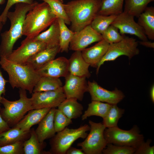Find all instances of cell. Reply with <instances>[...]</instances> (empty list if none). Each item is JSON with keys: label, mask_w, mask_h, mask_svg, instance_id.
<instances>
[{"label": "cell", "mask_w": 154, "mask_h": 154, "mask_svg": "<svg viewBox=\"0 0 154 154\" xmlns=\"http://www.w3.org/2000/svg\"><path fill=\"white\" fill-rule=\"evenodd\" d=\"M38 3L32 4L19 3L15 4L14 11H9L7 15L10 22L9 29L1 34L0 57H8L12 52L14 44L23 36L24 20L27 13Z\"/></svg>", "instance_id": "1"}, {"label": "cell", "mask_w": 154, "mask_h": 154, "mask_svg": "<svg viewBox=\"0 0 154 154\" xmlns=\"http://www.w3.org/2000/svg\"><path fill=\"white\" fill-rule=\"evenodd\" d=\"M102 2V0H74L64 4L71 30L77 32L90 25L98 15Z\"/></svg>", "instance_id": "2"}, {"label": "cell", "mask_w": 154, "mask_h": 154, "mask_svg": "<svg viewBox=\"0 0 154 154\" xmlns=\"http://www.w3.org/2000/svg\"><path fill=\"white\" fill-rule=\"evenodd\" d=\"M1 68L7 73L8 82L13 88H19L32 94L34 87L40 76L29 64H20L0 57Z\"/></svg>", "instance_id": "3"}, {"label": "cell", "mask_w": 154, "mask_h": 154, "mask_svg": "<svg viewBox=\"0 0 154 154\" xmlns=\"http://www.w3.org/2000/svg\"><path fill=\"white\" fill-rule=\"evenodd\" d=\"M56 18L47 3L44 2L38 3L26 16L23 35L33 38L50 26Z\"/></svg>", "instance_id": "4"}, {"label": "cell", "mask_w": 154, "mask_h": 154, "mask_svg": "<svg viewBox=\"0 0 154 154\" xmlns=\"http://www.w3.org/2000/svg\"><path fill=\"white\" fill-rule=\"evenodd\" d=\"M19 99L10 101L2 97L1 103L3 106L0 110L3 119L11 128L18 123L29 111L33 109L31 98L28 97L26 90L20 89Z\"/></svg>", "instance_id": "5"}, {"label": "cell", "mask_w": 154, "mask_h": 154, "mask_svg": "<svg viewBox=\"0 0 154 154\" xmlns=\"http://www.w3.org/2000/svg\"><path fill=\"white\" fill-rule=\"evenodd\" d=\"M90 126L85 124L76 129L67 127L57 133L50 138V154H65L67 150L76 140L79 138L85 139L90 130Z\"/></svg>", "instance_id": "6"}, {"label": "cell", "mask_w": 154, "mask_h": 154, "mask_svg": "<svg viewBox=\"0 0 154 154\" xmlns=\"http://www.w3.org/2000/svg\"><path fill=\"white\" fill-rule=\"evenodd\" d=\"M104 135L107 144L131 146L136 149L144 141L143 135L135 125L128 130L121 129L117 126L106 128Z\"/></svg>", "instance_id": "7"}, {"label": "cell", "mask_w": 154, "mask_h": 154, "mask_svg": "<svg viewBox=\"0 0 154 154\" xmlns=\"http://www.w3.org/2000/svg\"><path fill=\"white\" fill-rule=\"evenodd\" d=\"M90 133L85 139L77 144L85 154H101L106 147L107 142L104 135L106 128L102 123L89 120Z\"/></svg>", "instance_id": "8"}, {"label": "cell", "mask_w": 154, "mask_h": 154, "mask_svg": "<svg viewBox=\"0 0 154 154\" xmlns=\"http://www.w3.org/2000/svg\"><path fill=\"white\" fill-rule=\"evenodd\" d=\"M138 42L136 39L124 35L120 41L110 44L108 50L96 68V73H98L100 67L106 61H113L119 57L125 55L129 58L138 54Z\"/></svg>", "instance_id": "9"}, {"label": "cell", "mask_w": 154, "mask_h": 154, "mask_svg": "<svg viewBox=\"0 0 154 154\" xmlns=\"http://www.w3.org/2000/svg\"><path fill=\"white\" fill-rule=\"evenodd\" d=\"M46 48L44 43L26 37L21 42V46L6 58L13 62L25 64L30 57Z\"/></svg>", "instance_id": "10"}, {"label": "cell", "mask_w": 154, "mask_h": 154, "mask_svg": "<svg viewBox=\"0 0 154 154\" xmlns=\"http://www.w3.org/2000/svg\"><path fill=\"white\" fill-rule=\"evenodd\" d=\"M66 98L62 87L55 90L34 92L31 98L33 109L56 108Z\"/></svg>", "instance_id": "11"}, {"label": "cell", "mask_w": 154, "mask_h": 154, "mask_svg": "<svg viewBox=\"0 0 154 154\" xmlns=\"http://www.w3.org/2000/svg\"><path fill=\"white\" fill-rule=\"evenodd\" d=\"M134 17L123 12L117 16L111 25L117 28L121 35L126 34L133 35L141 41L148 40L143 29L135 22Z\"/></svg>", "instance_id": "12"}, {"label": "cell", "mask_w": 154, "mask_h": 154, "mask_svg": "<svg viewBox=\"0 0 154 154\" xmlns=\"http://www.w3.org/2000/svg\"><path fill=\"white\" fill-rule=\"evenodd\" d=\"M87 83L88 92L90 94L92 101L117 104L125 96L123 92L117 88L113 91H109L102 87L94 81H88Z\"/></svg>", "instance_id": "13"}, {"label": "cell", "mask_w": 154, "mask_h": 154, "mask_svg": "<svg viewBox=\"0 0 154 154\" xmlns=\"http://www.w3.org/2000/svg\"><path fill=\"white\" fill-rule=\"evenodd\" d=\"M103 40L102 35L94 30L90 25L75 32L69 44V48L82 51L91 44Z\"/></svg>", "instance_id": "14"}, {"label": "cell", "mask_w": 154, "mask_h": 154, "mask_svg": "<svg viewBox=\"0 0 154 154\" xmlns=\"http://www.w3.org/2000/svg\"><path fill=\"white\" fill-rule=\"evenodd\" d=\"M65 78V84L62 89L66 98L82 101L84 93L88 92L86 78L74 76L69 73Z\"/></svg>", "instance_id": "15"}, {"label": "cell", "mask_w": 154, "mask_h": 154, "mask_svg": "<svg viewBox=\"0 0 154 154\" xmlns=\"http://www.w3.org/2000/svg\"><path fill=\"white\" fill-rule=\"evenodd\" d=\"M68 59L61 56L54 59L40 69L36 70L40 76L59 78L68 73Z\"/></svg>", "instance_id": "16"}, {"label": "cell", "mask_w": 154, "mask_h": 154, "mask_svg": "<svg viewBox=\"0 0 154 154\" xmlns=\"http://www.w3.org/2000/svg\"><path fill=\"white\" fill-rule=\"evenodd\" d=\"M109 45L107 42L103 39L94 46L81 51L82 55L90 66L96 68L106 54Z\"/></svg>", "instance_id": "17"}, {"label": "cell", "mask_w": 154, "mask_h": 154, "mask_svg": "<svg viewBox=\"0 0 154 154\" xmlns=\"http://www.w3.org/2000/svg\"><path fill=\"white\" fill-rule=\"evenodd\" d=\"M56 108H51L48 112L38 123L35 130L39 141L44 142L45 140L52 137L56 132L54 125V117Z\"/></svg>", "instance_id": "18"}, {"label": "cell", "mask_w": 154, "mask_h": 154, "mask_svg": "<svg viewBox=\"0 0 154 154\" xmlns=\"http://www.w3.org/2000/svg\"><path fill=\"white\" fill-rule=\"evenodd\" d=\"M68 72L73 75L86 78L91 74L89 70L90 65L83 58L80 51H76L68 59Z\"/></svg>", "instance_id": "19"}, {"label": "cell", "mask_w": 154, "mask_h": 154, "mask_svg": "<svg viewBox=\"0 0 154 154\" xmlns=\"http://www.w3.org/2000/svg\"><path fill=\"white\" fill-rule=\"evenodd\" d=\"M59 52V46L52 48H46L30 57L26 64L31 66L35 70H37L55 59Z\"/></svg>", "instance_id": "20"}, {"label": "cell", "mask_w": 154, "mask_h": 154, "mask_svg": "<svg viewBox=\"0 0 154 154\" xmlns=\"http://www.w3.org/2000/svg\"><path fill=\"white\" fill-rule=\"evenodd\" d=\"M51 108L33 109L28 112L23 118L13 127L25 131H30L33 126L38 124Z\"/></svg>", "instance_id": "21"}, {"label": "cell", "mask_w": 154, "mask_h": 154, "mask_svg": "<svg viewBox=\"0 0 154 154\" xmlns=\"http://www.w3.org/2000/svg\"><path fill=\"white\" fill-rule=\"evenodd\" d=\"M59 26L56 18L47 30L33 39L45 44L46 48H52L59 46Z\"/></svg>", "instance_id": "22"}, {"label": "cell", "mask_w": 154, "mask_h": 154, "mask_svg": "<svg viewBox=\"0 0 154 154\" xmlns=\"http://www.w3.org/2000/svg\"><path fill=\"white\" fill-rule=\"evenodd\" d=\"M138 18L137 23L149 39L154 40V7H147Z\"/></svg>", "instance_id": "23"}, {"label": "cell", "mask_w": 154, "mask_h": 154, "mask_svg": "<svg viewBox=\"0 0 154 154\" xmlns=\"http://www.w3.org/2000/svg\"><path fill=\"white\" fill-rule=\"evenodd\" d=\"M30 135V131H24L17 127H13L0 133V147L24 141Z\"/></svg>", "instance_id": "24"}, {"label": "cell", "mask_w": 154, "mask_h": 154, "mask_svg": "<svg viewBox=\"0 0 154 154\" xmlns=\"http://www.w3.org/2000/svg\"><path fill=\"white\" fill-rule=\"evenodd\" d=\"M77 100L66 98L58 106V109L70 119L77 118L82 116L83 110L82 105Z\"/></svg>", "instance_id": "25"}, {"label": "cell", "mask_w": 154, "mask_h": 154, "mask_svg": "<svg viewBox=\"0 0 154 154\" xmlns=\"http://www.w3.org/2000/svg\"><path fill=\"white\" fill-rule=\"evenodd\" d=\"M46 145L44 142L39 141L35 129H31L30 137L23 142L24 154H50L49 151L44 150Z\"/></svg>", "instance_id": "26"}, {"label": "cell", "mask_w": 154, "mask_h": 154, "mask_svg": "<svg viewBox=\"0 0 154 154\" xmlns=\"http://www.w3.org/2000/svg\"><path fill=\"white\" fill-rule=\"evenodd\" d=\"M111 105L108 103L92 100L88 104L87 110L82 115V120H85L88 117L94 116L103 118L108 113Z\"/></svg>", "instance_id": "27"}, {"label": "cell", "mask_w": 154, "mask_h": 154, "mask_svg": "<svg viewBox=\"0 0 154 154\" xmlns=\"http://www.w3.org/2000/svg\"><path fill=\"white\" fill-rule=\"evenodd\" d=\"M62 87V82L59 78L40 76L34 87L33 93L55 90Z\"/></svg>", "instance_id": "28"}, {"label": "cell", "mask_w": 154, "mask_h": 154, "mask_svg": "<svg viewBox=\"0 0 154 154\" xmlns=\"http://www.w3.org/2000/svg\"><path fill=\"white\" fill-rule=\"evenodd\" d=\"M124 0H102L98 15L104 16L118 15L123 12Z\"/></svg>", "instance_id": "29"}, {"label": "cell", "mask_w": 154, "mask_h": 154, "mask_svg": "<svg viewBox=\"0 0 154 154\" xmlns=\"http://www.w3.org/2000/svg\"><path fill=\"white\" fill-rule=\"evenodd\" d=\"M57 18L60 28L59 46L60 52H67L69 48L70 43L75 32L67 27L63 19Z\"/></svg>", "instance_id": "30"}, {"label": "cell", "mask_w": 154, "mask_h": 154, "mask_svg": "<svg viewBox=\"0 0 154 154\" xmlns=\"http://www.w3.org/2000/svg\"><path fill=\"white\" fill-rule=\"evenodd\" d=\"M123 12L138 17L144 12L148 4L154 0H124Z\"/></svg>", "instance_id": "31"}, {"label": "cell", "mask_w": 154, "mask_h": 154, "mask_svg": "<svg viewBox=\"0 0 154 154\" xmlns=\"http://www.w3.org/2000/svg\"><path fill=\"white\" fill-rule=\"evenodd\" d=\"M125 110L118 107L117 104H111L106 115L103 118L102 123L106 128L117 126L118 121Z\"/></svg>", "instance_id": "32"}, {"label": "cell", "mask_w": 154, "mask_h": 154, "mask_svg": "<svg viewBox=\"0 0 154 154\" xmlns=\"http://www.w3.org/2000/svg\"><path fill=\"white\" fill-rule=\"evenodd\" d=\"M117 15L104 16L97 15L90 25L94 30L101 35L111 25Z\"/></svg>", "instance_id": "33"}, {"label": "cell", "mask_w": 154, "mask_h": 154, "mask_svg": "<svg viewBox=\"0 0 154 154\" xmlns=\"http://www.w3.org/2000/svg\"><path fill=\"white\" fill-rule=\"evenodd\" d=\"M47 3L56 18L63 19L66 24H70V21L64 9L62 1L58 0H40Z\"/></svg>", "instance_id": "34"}, {"label": "cell", "mask_w": 154, "mask_h": 154, "mask_svg": "<svg viewBox=\"0 0 154 154\" xmlns=\"http://www.w3.org/2000/svg\"><path fill=\"white\" fill-rule=\"evenodd\" d=\"M136 151L134 147L117 145L112 143L107 144L103 150L102 153L104 154H133Z\"/></svg>", "instance_id": "35"}, {"label": "cell", "mask_w": 154, "mask_h": 154, "mask_svg": "<svg viewBox=\"0 0 154 154\" xmlns=\"http://www.w3.org/2000/svg\"><path fill=\"white\" fill-rule=\"evenodd\" d=\"M103 39L109 44L119 42L124 38V35L119 32L118 29L111 25L101 34Z\"/></svg>", "instance_id": "36"}, {"label": "cell", "mask_w": 154, "mask_h": 154, "mask_svg": "<svg viewBox=\"0 0 154 154\" xmlns=\"http://www.w3.org/2000/svg\"><path fill=\"white\" fill-rule=\"evenodd\" d=\"M54 125L56 133L64 130L72 123V121L66 116L59 110L56 109L54 117Z\"/></svg>", "instance_id": "37"}, {"label": "cell", "mask_w": 154, "mask_h": 154, "mask_svg": "<svg viewBox=\"0 0 154 154\" xmlns=\"http://www.w3.org/2000/svg\"><path fill=\"white\" fill-rule=\"evenodd\" d=\"M24 141L0 147V154H24L23 144Z\"/></svg>", "instance_id": "38"}, {"label": "cell", "mask_w": 154, "mask_h": 154, "mask_svg": "<svg viewBox=\"0 0 154 154\" xmlns=\"http://www.w3.org/2000/svg\"><path fill=\"white\" fill-rule=\"evenodd\" d=\"M35 1L34 0H7L6 6L0 15V19L3 24H5L7 19V15L10 9L14 4L19 3L31 4Z\"/></svg>", "instance_id": "39"}, {"label": "cell", "mask_w": 154, "mask_h": 154, "mask_svg": "<svg viewBox=\"0 0 154 154\" xmlns=\"http://www.w3.org/2000/svg\"><path fill=\"white\" fill-rule=\"evenodd\" d=\"M151 141L148 139L146 142L144 141L136 149L135 154H153L154 146H151Z\"/></svg>", "instance_id": "40"}, {"label": "cell", "mask_w": 154, "mask_h": 154, "mask_svg": "<svg viewBox=\"0 0 154 154\" xmlns=\"http://www.w3.org/2000/svg\"><path fill=\"white\" fill-rule=\"evenodd\" d=\"M8 82L3 77L0 69V110L1 109V101L2 95H5L6 92V85Z\"/></svg>", "instance_id": "41"}, {"label": "cell", "mask_w": 154, "mask_h": 154, "mask_svg": "<svg viewBox=\"0 0 154 154\" xmlns=\"http://www.w3.org/2000/svg\"><path fill=\"white\" fill-rule=\"evenodd\" d=\"M10 128L2 118L0 114V133L8 130Z\"/></svg>", "instance_id": "42"}, {"label": "cell", "mask_w": 154, "mask_h": 154, "mask_svg": "<svg viewBox=\"0 0 154 154\" xmlns=\"http://www.w3.org/2000/svg\"><path fill=\"white\" fill-rule=\"evenodd\" d=\"M66 154H85L82 149H78L70 147L67 150Z\"/></svg>", "instance_id": "43"}, {"label": "cell", "mask_w": 154, "mask_h": 154, "mask_svg": "<svg viewBox=\"0 0 154 154\" xmlns=\"http://www.w3.org/2000/svg\"><path fill=\"white\" fill-rule=\"evenodd\" d=\"M140 44L145 47L151 48H154V43L147 41H141L139 42Z\"/></svg>", "instance_id": "44"}, {"label": "cell", "mask_w": 154, "mask_h": 154, "mask_svg": "<svg viewBox=\"0 0 154 154\" xmlns=\"http://www.w3.org/2000/svg\"><path fill=\"white\" fill-rule=\"evenodd\" d=\"M150 96L151 100L153 103L154 102V86L153 85L150 91Z\"/></svg>", "instance_id": "45"}, {"label": "cell", "mask_w": 154, "mask_h": 154, "mask_svg": "<svg viewBox=\"0 0 154 154\" xmlns=\"http://www.w3.org/2000/svg\"><path fill=\"white\" fill-rule=\"evenodd\" d=\"M3 24L2 23V22L1 21V19H0V32L1 31V30L2 28Z\"/></svg>", "instance_id": "46"}, {"label": "cell", "mask_w": 154, "mask_h": 154, "mask_svg": "<svg viewBox=\"0 0 154 154\" xmlns=\"http://www.w3.org/2000/svg\"><path fill=\"white\" fill-rule=\"evenodd\" d=\"M5 0H0V5H2L4 4L5 2Z\"/></svg>", "instance_id": "47"}, {"label": "cell", "mask_w": 154, "mask_h": 154, "mask_svg": "<svg viewBox=\"0 0 154 154\" xmlns=\"http://www.w3.org/2000/svg\"><path fill=\"white\" fill-rule=\"evenodd\" d=\"M59 0V1H63V0Z\"/></svg>", "instance_id": "48"}]
</instances>
